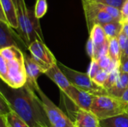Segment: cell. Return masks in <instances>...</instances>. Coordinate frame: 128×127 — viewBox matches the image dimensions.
<instances>
[{
    "label": "cell",
    "instance_id": "obj_16",
    "mask_svg": "<svg viewBox=\"0 0 128 127\" xmlns=\"http://www.w3.org/2000/svg\"><path fill=\"white\" fill-rule=\"evenodd\" d=\"M100 127H128V114L126 112L113 118L100 121Z\"/></svg>",
    "mask_w": 128,
    "mask_h": 127
},
{
    "label": "cell",
    "instance_id": "obj_1",
    "mask_svg": "<svg viewBox=\"0 0 128 127\" xmlns=\"http://www.w3.org/2000/svg\"><path fill=\"white\" fill-rule=\"evenodd\" d=\"M12 111L30 127H51L42 101L33 87L26 84L20 88L6 86L0 91Z\"/></svg>",
    "mask_w": 128,
    "mask_h": 127
},
{
    "label": "cell",
    "instance_id": "obj_8",
    "mask_svg": "<svg viewBox=\"0 0 128 127\" xmlns=\"http://www.w3.org/2000/svg\"><path fill=\"white\" fill-rule=\"evenodd\" d=\"M77 108L90 111L94 96L73 85L63 93Z\"/></svg>",
    "mask_w": 128,
    "mask_h": 127
},
{
    "label": "cell",
    "instance_id": "obj_33",
    "mask_svg": "<svg viewBox=\"0 0 128 127\" xmlns=\"http://www.w3.org/2000/svg\"><path fill=\"white\" fill-rule=\"evenodd\" d=\"M121 100L122 101H124L125 103L128 104V88L124 91V93L123 94L122 97H121Z\"/></svg>",
    "mask_w": 128,
    "mask_h": 127
},
{
    "label": "cell",
    "instance_id": "obj_23",
    "mask_svg": "<svg viewBox=\"0 0 128 127\" xmlns=\"http://www.w3.org/2000/svg\"><path fill=\"white\" fill-rule=\"evenodd\" d=\"M47 10L46 0H37L34 7V15L36 18L40 19L43 17Z\"/></svg>",
    "mask_w": 128,
    "mask_h": 127
},
{
    "label": "cell",
    "instance_id": "obj_26",
    "mask_svg": "<svg viewBox=\"0 0 128 127\" xmlns=\"http://www.w3.org/2000/svg\"><path fill=\"white\" fill-rule=\"evenodd\" d=\"M96 2L122 9L127 0H93Z\"/></svg>",
    "mask_w": 128,
    "mask_h": 127
},
{
    "label": "cell",
    "instance_id": "obj_9",
    "mask_svg": "<svg viewBox=\"0 0 128 127\" xmlns=\"http://www.w3.org/2000/svg\"><path fill=\"white\" fill-rule=\"evenodd\" d=\"M16 39L22 40L20 35H16L12 31V28L9 25L0 22V49L11 46L20 49V44L17 43Z\"/></svg>",
    "mask_w": 128,
    "mask_h": 127
},
{
    "label": "cell",
    "instance_id": "obj_6",
    "mask_svg": "<svg viewBox=\"0 0 128 127\" xmlns=\"http://www.w3.org/2000/svg\"><path fill=\"white\" fill-rule=\"evenodd\" d=\"M31 85L33 87L42 101L51 127H75L74 122L44 94V92L39 87L38 82Z\"/></svg>",
    "mask_w": 128,
    "mask_h": 127
},
{
    "label": "cell",
    "instance_id": "obj_22",
    "mask_svg": "<svg viewBox=\"0 0 128 127\" xmlns=\"http://www.w3.org/2000/svg\"><path fill=\"white\" fill-rule=\"evenodd\" d=\"M97 4L98 6V7L106 12H107L109 14H110L115 20L121 22L122 21V10L121 9L114 7H111V6H108V5H105L100 3L97 2Z\"/></svg>",
    "mask_w": 128,
    "mask_h": 127
},
{
    "label": "cell",
    "instance_id": "obj_5",
    "mask_svg": "<svg viewBox=\"0 0 128 127\" xmlns=\"http://www.w3.org/2000/svg\"><path fill=\"white\" fill-rule=\"evenodd\" d=\"M58 64L71 85L94 95V97L108 95L107 91L104 88L100 87L94 83L88 73H84L73 70L62 63L58 62Z\"/></svg>",
    "mask_w": 128,
    "mask_h": 127
},
{
    "label": "cell",
    "instance_id": "obj_11",
    "mask_svg": "<svg viewBox=\"0 0 128 127\" xmlns=\"http://www.w3.org/2000/svg\"><path fill=\"white\" fill-rule=\"evenodd\" d=\"M45 75L49 77L59 88L60 91L62 93H64L71 85L66 76L60 69L58 63L53 65L50 69H49L45 73Z\"/></svg>",
    "mask_w": 128,
    "mask_h": 127
},
{
    "label": "cell",
    "instance_id": "obj_35",
    "mask_svg": "<svg viewBox=\"0 0 128 127\" xmlns=\"http://www.w3.org/2000/svg\"><path fill=\"white\" fill-rule=\"evenodd\" d=\"M126 57H128V49H126V51L124 52V54L122 55V59H123V58H126ZM121 59V60H122Z\"/></svg>",
    "mask_w": 128,
    "mask_h": 127
},
{
    "label": "cell",
    "instance_id": "obj_13",
    "mask_svg": "<svg viewBox=\"0 0 128 127\" xmlns=\"http://www.w3.org/2000/svg\"><path fill=\"white\" fill-rule=\"evenodd\" d=\"M1 7L3 9L8 21L9 25L15 29L19 28L16 7L12 0H0Z\"/></svg>",
    "mask_w": 128,
    "mask_h": 127
},
{
    "label": "cell",
    "instance_id": "obj_2",
    "mask_svg": "<svg viewBox=\"0 0 128 127\" xmlns=\"http://www.w3.org/2000/svg\"><path fill=\"white\" fill-rule=\"evenodd\" d=\"M0 77L6 85L20 88L27 82L24 53L17 47L0 49Z\"/></svg>",
    "mask_w": 128,
    "mask_h": 127
},
{
    "label": "cell",
    "instance_id": "obj_14",
    "mask_svg": "<svg viewBox=\"0 0 128 127\" xmlns=\"http://www.w3.org/2000/svg\"><path fill=\"white\" fill-rule=\"evenodd\" d=\"M89 37L94 43L95 50L100 48L109 42L102 25L95 24L89 33Z\"/></svg>",
    "mask_w": 128,
    "mask_h": 127
},
{
    "label": "cell",
    "instance_id": "obj_3",
    "mask_svg": "<svg viewBox=\"0 0 128 127\" xmlns=\"http://www.w3.org/2000/svg\"><path fill=\"white\" fill-rule=\"evenodd\" d=\"M16 12L19 22V35L25 43L27 48L35 40L44 42L43 34L40 27L38 19L28 9L25 0H16Z\"/></svg>",
    "mask_w": 128,
    "mask_h": 127
},
{
    "label": "cell",
    "instance_id": "obj_20",
    "mask_svg": "<svg viewBox=\"0 0 128 127\" xmlns=\"http://www.w3.org/2000/svg\"><path fill=\"white\" fill-rule=\"evenodd\" d=\"M8 127H30L13 111L6 116Z\"/></svg>",
    "mask_w": 128,
    "mask_h": 127
},
{
    "label": "cell",
    "instance_id": "obj_34",
    "mask_svg": "<svg viewBox=\"0 0 128 127\" xmlns=\"http://www.w3.org/2000/svg\"><path fill=\"white\" fill-rule=\"evenodd\" d=\"M123 31L125 33V34L128 37V22H123Z\"/></svg>",
    "mask_w": 128,
    "mask_h": 127
},
{
    "label": "cell",
    "instance_id": "obj_31",
    "mask_svg": "<svg viewBox=\"0 0 128 127\" xmlns=\"http://www.w3.org/2000/svg\"><path fill=\"white\" fill-rule=\"evenodd\" d=\"M121 10H122V23L128 18V0L126 1V2L123 5Z\"/></svg>",
    "mask_w": 128,
    "mask_h": 127
},
{
    "label": "cell",
    "instance_id": "obj_15",
    "mask_svg": "<svg viewBox=\"0 0 128 127\" xmlns=\"http://www.w3.org/2000/svg\"><path fill=\"white\" fill-rule=\"evenodd\" d=\"M128 88V73H121L118 80L116 85L107 91V94L110 96L120 98L122 97L124 91Z\"/></svg>",
    "mask_w": 128,
    "mask_h": 127
},
{
    "label": "cell",
    "instance_id": "obj_12",
    "mask_svg": "<svg viewBox=\"0 0 128 127\" xmlns=\"http://www.w3.org/2000/svg\"><path fill=\"white\" fill-rule=\"evenodd\" d=\"M24 58L26 70L27 74V82L31 85L37 83L38 78L40 75L45 74V71L33 59L31 55H28L26 53H24Z\"/></svg>",
    "mask_w": 128,
    "mask_h": 127
},
{
    "label": "cell",
    "instance_id": "obj_28",
    "mask_svg": "<svg viewBox=\"0 0 128 127\" xmlns=\"http://www.w3.org/2000/svg\"><path fill=\"white\" fill-rule=\"evenodd\" d=\"M100 67H99L97 61L96 60H92L87 73L91 77V79H92L96 76V74L100 71Z\"/></svg>",
    "mask_w": 128,
    "mask_h": 127
},
{
    "label": "cell",
    "instance_id": "obj_36",
    "mask_svg": "<svg viewBox=\"0 0 128 127\" xmlns=\"http://www.w3.org/2000/svg\"><path fill=\"white\" fill-rule=\"evenodd\" d=\"M12 1H14V4H15L16 7V4H17V2H16V0H12Z\"/></svg>",
    "mask_w": 128,
    "mask_h": 127
},
{
    "label": "cell",
    "instance_id": "obj_21",
    "mask_svg": "<svg viewBox=\"0 0 128 127\" xmlns=\"http://www.w3.org/2000/svg\"><path fill=\"white\" fill-rule=\"evenodd\" d=\"M119 76H120V70H119V67H117L109 73V76L104 86V88L107 91L110 88H113L116 85Z\"/></svg>",
    "mask_w": 128,
    "mask_h": 127
},
{
    "label": "cell",
    "instance_id": "obj_32",
    "mask_svg": "<svg viewBox=\"0 0 128 127\" xmlns=\"http://www.w3.org/2000/svg\"><path fill=\"white\" fill-rule=\"evenodd\" d=\"M0 22H4V23L9 25V24H8V19H7V17H6V15H5L4 10H3V9H2V7H1V9H0Z\"/></svg>",
    "mask_w": 128,
    "mask_h": 127
},
{
    "label": "cell",
    "instance_id": "obj_27",
    "mask_svg": "<svg viewBox=\"0 0 128 127\" xmlns=\"http://www.w3.org/2000/svg\"><path fill=\"white\" fill-rule=\"evenodd\" d=\"M117 38H118V44H119L122 55L128 47V36L125 34V33L123 31V30H122Z\"/></svg>",
    "mask_w": 128,
    "mask_h": 127
},
{
    "label": "cell",
    "instance_id": "obj_19",
    "mask_svg": "<svg viewBox=\"0 0 128 127\" xmlns=\"http://www.w3.org/2000/svg\"><path fill=\"white\" fill-rule=\"evenodd\" d=\"M96 5H97L98 9H97V12H96V15H95V19H94L95 24H99L100 25H104L105 24H107L109 22L115 21L114 18L110 14H109L107 12H106L98 7L97 2H96Z\"/></svg>",
    "mask_w": 128,
    "mask_h": 127
},
{
    "label": "cell",
    "instance_id": "obj_10",
    "mask_svg": "<svg viewBox=\"0 0 128 127\" xmlns=\"http://www.w3.org/2000/svg\"><path fill=\"white\" fill-rule=\"evenodd\" d=\"M74 124L75 127H100V120L91 111L77 108Z\"/></svg>",
    "mask_w": 128,
    "mask_h": 127
},
{
    "label": "cell",
    "instance_id": "obj_29",
    "mask_svg": "<svg viewBox=\"0 0 128 127\" xmlns=\"http://www.w3.org/2000/svg\"><path fill=\"white\" fill-rule=\"evenodd\" d=\"M86 52L88 55L90 57L91 60L94 58V54H95V47L94 45L93 41L90 37H88L87 43H86Z\"/></svg>",
    "mask_w": 128,
    "mask_h": 127
},
{
    "label": "cell",
    "instance_id": "obj_25",
    "mask_svg": "<svg viewBox=\"0 0 128 127\" xmlns=\"http://www.w3.org/2000/svg\"><path fill=\"white\" fill-rule=\"evenodd\" d=\"M11 112L12 109L8 100H6L4 96L2 93H0V116H7Z\"/></svg>",
    "mask_w": 128,
    "mask_h": 127
},
{
    "label": "cell",
    "instance_id": "obj_17",
    "mask_svg": "<svg viewBox=\"0 0 128 127\" xmlns=\"http://www.w3.org/2000/svg\"><path fill=\"white\" fill-rule=\"evenodd\" d=\"M108 55L110 56V58H111V60L115 64L118 65V67L120 66L121 59H122V52L117 37L109 40Z\"/></svg>",
    "mask_w": 128,
    "mask_h": 127
},
{
    "label": "cell",
    "instance_id": "obj_7",
    "mask_svg": "<svg viewBox=\"0 0 128 127\" xmlns=\"http://www.w3.org/2000/svg\"><path fill=\"white\" fill-rule=\"evenodd\" d=\"M28 50L33 59L40 66L45 73L58 63L54 55L43 41H34L29 45Z\"/></svg>",
    "mask_w": 128,
    "mask_h": 127
},
{
    "label": "cell",
    "instance_id": "obj_30",
    "mask_svg": "<svg viewBox=\"0 0 128 127\" xmlns=\"http://www.w3.org/2000/svg\"><path fill=\"white\" fill-rule=\"evenodd\" d=\"M119 70H120L121 73H128V57H126L121 60Z\"/></svg>",
    "mask_w": 128,
    "mask_h": 127
},
{
    "label": "cell",
    "instance_id": "obj_37",
    "mask_svg": "<svg viewBox=\"0 0 128 127\" xmlns=\"http://www.w3.org/2000/svg\"><path fill=\"white\" fill-rule=\"evenodd\" d=\"M127 113H128V111H127Z\"/></svg>",
    "mask_w": 128,
    "mask_h": 127
},
{
    "label": "cell",
    "instance_id": "obj_4",
    "mask_svg": "<svg viewBox=\"0 0 128 127\" xmlns=\"http://www.w3.org/2000/svg\"><path fill=\"white\" fill-rule=\"evenodd\" d=\"M128 110V104L120 98L110 95L95 96L90 109V111L100 121L122 115Z\"/></svg>",
    "mask_w": 128,
    "mask_h": 127
},
{
    "label": "cell",
    "instance_id": "obj_18",
    "mask_svg": "<svg viewBox=\"0 0 128 127\" xmlns=\"http://www.w3.org/2000/svg\"><path fill=\"white\" fill-rule=\"evenodd\" d=\"M108 40L116 38L123 29V24L118 21H113L102 25Z\"/></svg>",
    "mask_w": 128,
    "mask_h": 127
},
{
    "label": "cell",
    "instance_id": "obj_24",
    "mask_svg": "<svg viewBox=\"0 0 128 127\" xmlns=\"http://www.w3.org/2000/svg\"><path fill=\"white\" fill-rule=\"evenodd\" d=\"M108 76H109V73L106 70L100 69V71L96 74V76L92 79V80L98 85L104 88V86L108 79Z\"/></svg>",
    "mask_w": 128,
    "mask_h": 127
}]
</instances>
